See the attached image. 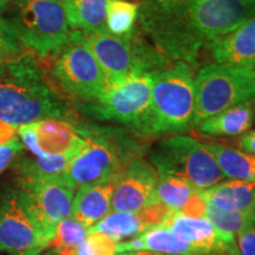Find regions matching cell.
<instances>
[{
	"mask_svg": "<svg viewBox=\"0 0 255 255\" xmlns=\"http://www.w3.org/2000/svg\"><path fill=\"white\" fill-rule=\"evenodd\" d=\"M254 14L255 0H146L137 20L165 58L189 65Z\"/></svg>",
	"mask_w": 255,
	"mask_h": 255,
	"instance_id": "1",
	"label": "cell"
},
{
	"mask_svg": "<svg viewBox=\"0 0 255 255\" xmlns=\"http://www.w3.org/2000/svg\"><path fill=\"white\" fill-rule=\"evenodd\" d=\"M85 144L69 162L63 180L73 189L116 176L133 158L142 157L144 146L126 131L81 127Z\"/></svg>",
	"mask_w": 255,
	"mask_h": 255,
	"instance_id": "2",
	"label": "cell"
},
{
	"mask_svg": "<svg viewBox=\"0 0 255 255\" xmlns=\"http://www.w3.org/2000/svg\"><path fill=\"white\" fill-rule=\"evenodd\" d=\"M70 36L91 51L108 82L141 73L154 76L170 66V60L135 31L128 36H115L107 28H101L72 31Z\"/></svg>",
	"mask_w": 255,
	"mask_h": 255,
	"instance_id": "3",
	"label": "cell"
},
{
	"mask_svg": "<svg viewBox=\"0 0 255 255\" xmlns=\"http://www.w3.org/2000/svg\"><path fill=\"white\" fill-rule=\"evenodd\" d=\"M195 87L190 66L176 63L152 77L151 107L144 136L178 133L193 124Z\"/></svg>",
	"mask_w": 255,
	"mask_h": 255,
	"instance_id": "4",
	"label": "cell"
},
{
	"mask_svg": "<svg viewBox=\"0 0 255 255\" xmlns=\"http://www.w3.org/2000/svg\"><path fill=\"white\" fill-rule=\"evenodd\" d=\"M4 17L18 43L40 57L59 52L71 33L62 0H15Z\"/></svg>",
	"mask_w": 255,
	"mask_h": 255,
	"instance_id": "5",
	"label": "cell"
},
{
	"mask_svg": "<svg viewBox=\"0 0 255 255\" xmlns=\"http://www.w3.org/2000/svg\"><path fill=\"white\" fill-rule=\"evenodd\" d=\"M68 107L30 66L0 81V122L20 128L43 120H66Z\"/></svg>",
	"mask_w": 255,
	"mask_h": 255,
	"instance_id": "6",
	"label": "cell"
},
{
	"mask_svg": "<svg viewBox=\"0 0 255 255\" xmlns=\"http://www.w3.org/2000/svg\"><path fill=\"white\" fill-rule=\"evenodd\" d=\"M148 161L157 174L180 178L200 191L225 178L205 143L190 136L175 135L155 143Z\"/></svg>",
	"mask_w": 255,
	"mask_h": 255,
	"instance_id": "7",
	"label": "cell"
},
{
	"mask_svg": "<svg viewBox=\"0 0 255 255\" xmlns=\"http://www.w3.org/2000/svg\"><path fill=\"white\" fill-rule=\"evenodd\" d=\"M195 113L193 124L235 107L255 101V69L210 64L194 77Z\"/></svg>",
	"mask_w": 255,
	"mask_h": 255,
	"instance_id": "8",
	"label": "cell"
},
{
	"mask_svg": "<svg viewBox=\"0 0 255 255\" xmlns=\"http://www.w3.org/2000/svg\"><path fill=\"white\" fill-rule=\"evenodd\" d=\"M151 75H130L108 82L84 110L101 121L119 123L139 136L145 135L151 107Z\"/></svg>",
	"mask_w": 255,
	"mask_h": 255,
	"instance_id": "9",
	"label": "cell"
},
{
	"mask_svg": "<svg viewBox=\"0 0 255 255\" xmlns=\"http://www.w3.org/2000/svg\"><path fill=\"white\" fill-rule=\"evenodd\" d=\"M52 237L41 227L19 189L0 194V252L9 255H39Z\"/></svg>",
	"mask_w": 255,
	"mask_h": 255,
	"instance_id": "10",
	"label": "cell"
},
{
	"mask_svg": "<svg viewBox=\"0 0 255 255\" xmlns=\"http://www.w3.org/2000/svg\"><path fill=\"white\" fill-rule=\"evenodd\" d=\"M59 52L52 73L60 88L77 100L88 103L95 101L108 81L91 51L70 36L68 44Z\"/></svg>",
	"mask_w": 255,
	"mask_h": 255,
	"instance_id": "11",
	"label": "cell"
},
{
	"mask_svg": "<svg viewBox=\"0 0 255 255\" xmlns=\"http://www.w3.org/2000/svg\"><path fill=\"white\" fill-rule=\"evenodd\" d=\"M18 186L32 214L41 227L55 238L57 223L71 216L76 189L69 186L63 176L19 178Z\"/></svg>",
	"mask_w": 255,
	"mask_h": 255,
	"instance_id": "12",
	"label": "cell"
},
{
	"mask_svg": "<svg viewBox=\"0 0 255 255\" xmlns=\"http://www.w3.org/2000/svg\"><path fill=\"white\" fill-rule=\"evenodd\" d=\"M18 135L25 148L33 156L77 155L85 144L81 127L66 120H43L18 128Z\"/></svg>",
	"mask_w": 255,
	"mask_h": 255,
	"instance_id": "13",
	"label": "cell"
},
{
	"mask_svg": "<svg viewBox=\"0 0 255 255\" xmlns=\"http://www.w3.org/2000/svg\"><path fill=\"white\" fill-rule=\"evenodd\" d=\"M158 174L143 157L133 158L116 176L111 210L113 212H138L158 203L156 186Z\"/></svg>",
	"mask_w": 255,
	"mask_h": 255,
	"instance_id": "14",
	"label": "cell"
},
{
	"mask_svg": "<svg viewBox=\"0 0 255 255\" xmlns=\"http://www.w3.org/2000/svg\"><path fill=\"white\" fill-rule=\"evenodd\" d=\"M161 226L173 232L200 255H235V240L225 237L207 218H190L170 212Z\"/></svg>",
	"mask_w": 255,
	"mask_h": 255,
	"instance_id": "15",
	"label": "cell"
},
{
	"mask_svg": "<svg viewBox=\"0 0 255 255\" xmlns=\"http://www.w3.org/2000/svg\"><path fill=\"white\" fill-rule=\"evenodd\" d=\"M171 210L161 203H155L138 212H111L89 228L90 233H101L120 242L130 240L149 229L161 226Z\"/></svg>",
	"mask_w": 255,
	"mask_h": 255,
	"instance_id": "16",
	"label": "cell"
},
{
	"mask_svg": "<svg viewBox=\"0 0 255 255\" xmlns=\"http://www.w3.org/2000/svg\"><path fill=\"white\" fill-rule=\"evenodd\" d=\"M216 64L255 69V14L209 46Z\"/></svg>",
	"mask_w": 255,
	"mask_h": 255,
	"instance_id": "17",
	"label": "cell"
},
{
	"mask_svg": "<svg viewBox=\"0 0 255 255\" xmlns=\"http://www.w3.org/2000/svg\"><path fill=\"white\" fill-rule=\"evenodd\" d=\"M116 176L79 187L73 197L72 218L87 228H91L105 215L109 214Z\"/></svg>",
	"mask_w": 255,
	"mask_h": 255,
	"instance_id": "18",
	"label": "cell"
},
{
	"mask_svg": "<svg viewBox=\"0 0 255 255\" xmlns=\"http://www.w3.org/2000/svg\"><path fill=\"white\" fill-rule=\"evenodd\" d=\"M117 253L146 255H200L164 226L149 229L130 240L117 244Z\"/></svg>",
	"mask_w": 255,
	"mask_h": 255,
	"instance_id": "19",
	"label": "cell"
},
{
	"mask_svg": "<svg viewBox=\"0 0 255 255\" xmlns=\"http://www.w3.org/2000/svg\"><path fill=\"white\" fill-rule=\"evenodd\" d=\"M213 208L227 213H252L255 210V183L240 180L222 181L201 191Z\"/></svg>",
	"mask_w": 255,
	"mask_h": 255,
	"instance_id": "20",
	"label": "cell"
},
{
	"mask_svg": "<svg viewBox=\"0 0 255 255\" xmlns=\"http://www.w3.org/2000/svg\"><path fill=\"white\" fill-rule=\"evenodd\" d=\"M254 117L253 104L246 102L203 120L197 124V130L209 136H241L250 131Z\"/></svg>",
	"mask_w": 255,
	"mask_h": 255,
	"instance_id": "21",
	"label": "cell"
},
{
	"mask_svg": "<svg viewBox=\"0 0 255 255\" xmlns=\"http://www.w3.org/2000/svg\"><path fill=\"white\" fill-rule=\"evenodd\" d=\"M223 177L255 183V155L219 142L205 143Z\"/></svg>",
	"mask_w": 255,
	"mask_h": 255,
	"instance_id": "22",
	"label": "cell"
},
{
	"mask_svg": "<svg viewBox=\"0 0 255 255\" xmlns=\"http://www.w3.org/2000/svg\"><path fill=\"white\" fill-rule=\"evenodd\" d=\"M70 28L90 32L105 28L110 0H62Z\"/></svg>",
	"mask_w": 255,
	"mask_h": 255,
	"instance_id": "23",
	"label": "cell"
},
{
	"mask_svg": "<svg viewBox=\"0 0 255 255\" xmlns=\"http://www.w3.org/2000/svg\"><path fill=\"white\" fill-rule=\"evenodd\" d=\"M76 155L64 154L52 156H33L21 158L15 165L19 178L62 177L69 162Z\"/></svg>",
	"mask_w": 255,
	"mask_h": 255,
	"instance_id": "24",
	"label": "cell"
},
{
	"mask_svg": "<svg viewBox=\"0 0 255 255\" xmlns=\"http://www.w3.org/2000/svg\"><path fill=\"white\" fill-rule=\"evenodd\" d=\"M197 191L200 190H197L186 181L158 174L156 200L171 212H178Z\"/></svg>",
	"mask_w": 255,
	"mask_h": 255,
	"instance_id": "25",
	"label": "cell"
},
{
	"mask_svg": "<svg viewBox=\"0 0 255 255\" xmlns=\"http://www.w3.org/2000/svg\"><path fill=\"white\" fill-rule=\"evenodd\" d=\"M139 6L129 0H110L105 17V28L115 36H128L132 33Z\"/></svg>",
	"mask_w": 255,
	"mask_h": 255,
	"instance_id": "26",
	"label": "cell"
},
{
	"mask_svg": "<svg viewBox=\"0 0 255 255\" xmlns=\"http://www.w3.org/2000/svg\"><path fill=\"white\" fill-rule=\"evenodd\" d=\"M252 213H227L221 212L208 205L206 218L215 226L225 237L235 240V237L250 223L254 218Z\"/></svg>",
	"mask_w": 255,
	"mask_h": 255,
	"instance_id": "27",
	"label": "cell"
},
{
	"mask_svg": "<svg viewBox=\"0 0 255 255\" xmlns=\"http://www.w3.org/2000/svg\"><path fill=\"white\" fill-rule=\"evenodd\" d=\"M89 235V228L72 216L57 223L55 238L51 241L50 247L55 250L60 248H77Z\"/></svg>",
	"mask_w": 255,
	"mask_h": 255,
	"instance_id": "28",
	"label": "cell"
},
{
	"mask_svg": "<svg viewBox=\"0 0 255 255\" xmlns=\"http://www.w3.org/2000/svg\"><path fill=\"white\" fill-rule=\"evenodd\" d=\"M117 242L101 233H90L76 250V255H116Z\"/></svg>",
	"mask_w": 255,
	"mask_h": 255,
	"instance_id": "29",
	"label": "cell"
},
{
	"mask_svg": "<svg viewBox=\"0 0 255 255\" xmlns=\"http://www.w3.org/2000/svg\"><path fill=\"white\" fill-rule=\"evenodd\" d=\"M235 255H255V213L253 220L235 237Z\"/></svg>",
	"mask_w": 255,
	"mask_h": 255,
	"instance_id": "30",
	"label": "cell"
},
{
	"mask_svg": "<svg viewBox=\"0 0 255 255\" xmlns=\"http://www.w3.org/2000/svg\"><path fill=\"white\" fill-rule=\"evenodd\" d=\"M19 51V43L12 33L11 27L4 15L0 14V53L7 57Z\"/></svg>",
	"mask_w": 255,
	"mask_h": 255,
	"instance_id": "31",
	"label": "cell"
},
{
	"mask_svg": "<svg viewBox=\"0 0 255 255\" xmlns=\"http://www.w3.org/2000/svg\"><path fill=\"white\" fill-rule=\"evenodd\" d=\"M207 209H208V203L203 197L202 193L197 191L187 201L186 205L178 210V213L190 216V218H206Z\"/></svg>",
	"mask_w": 255,
	"mask_h": 255,
	"instance_id": "32",
	"label": "cell"
},
{
	"mask_svg": "<svg viewBox=\"0 0 255 255\" xmlns=\"http://www.w3.org/2000/svg\"><path fill=\"white\" fill-rule=\"evenodd\" d=\"M24 145L18 136L13 137L11 141L0 145V174L12 163L19 152L23 150Z\"/></svg>",
	"mask_w": 255,
	"mask_h": 255,
	"instance_id": "33",
	"label": "cell"
},
{
	"mask_svg": "<svg viewBox=\"0 0 255 255\" xmlns=\"http://www.w3.org/2000/svg\"><path fill=\"white\" fill-rule=\"evenodd\" d=\"M239 145L241 150L255 155V130H250L248 132L241 135L239 139Z\"/></svg>",
	"mask_w": 255,
	"mask_h": 255,
	"instance_id": "34",
	"label": "cell"
},
{
	"mask_svg": "<svg viewBox=\"0 0 255 255\" xmlns=\"http://www.w3.org/2000/svg\"><path fill=\"white\" fill-rule=\"evenodd\" d=\"M14 1L15 0H0V14L2 15V13L7 11Z\"/></svg>",
	"mask_w": 255,
	"mask_h": 255,
	"instance_id": "35",
	"label": "cell"
},
{
	"mask_svg": "<svg viewBox=\"0 0 255 255\" xmlns=\"http://www.w3.org/2000/svg\"><path fill=\"white\" fill-rule=\"evenodd\" d=\"M5 59L6 57L2 56L1 53H0V75H1L2 71H4V64H5Z\"/></svg>",
	"mask_w": 255,
	"mask_h": 255,
	"instance_id": "36",
	"label": "cell"
},
{
	"mask_svg": "<svg viewBox=\"0 0 255 255\" xmlns=\"http://www.w3.org/2000/svg\"><path fill=\"white\" fill-rule=\"evenodd\" d=\"M116 255H146V254H138V253H117Z\"/></svg>",
	"mask_w": 255,
	"mask_h": 255,
	"instance_id": "37",
	"label": "cell"
},
{
	"mask_svg": "<svg viewBox=\"0 0 255 255\" xmlns=\"http://www.w3.org/2000/svg\"><path fill=\"white\" fill-rule=\"evenodd\" d=\"M45 255H58V254H57V253H56V252H55V251H53V250H51L50 252H47V253H46Z\"/></svg>",
	"mask_w": 255,
	"mask_h": 255,
	"instance_id": "38",
	"label": "cell"
},
{
	"mask_svg": "<svg viewBox=\"0 0 255 255\" xmlns=\"http://www.w3.org/2000/svg\"><path fill=\"white\" fill-rule=\"evenodd\" d=\"M158 1H170V0H158Z\"/></svg>",
	"mask_w": 255,
	"mask_h": 255,
	"instance_id": "39",
	"label": "cell"
}]
</instances>
